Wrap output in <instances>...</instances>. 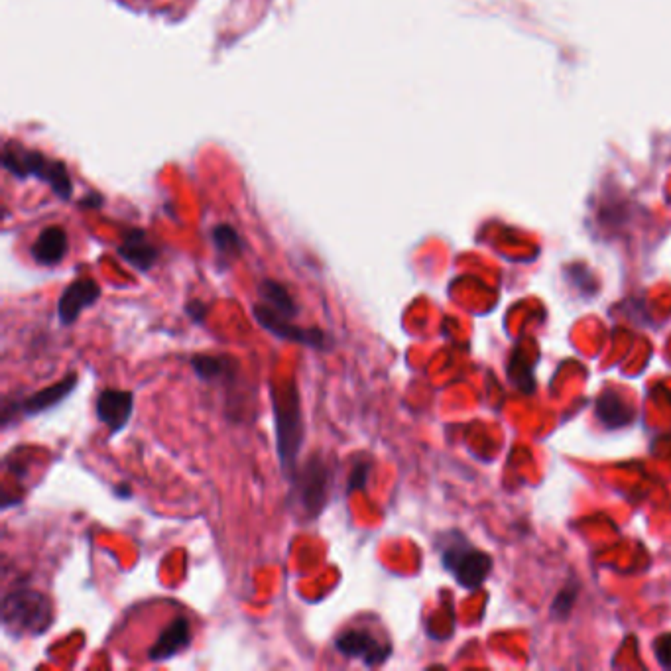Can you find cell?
<instances>
[{"mask_svg":"<svg viewBox=\"0 0 671 671\" xmlns=\"http://www.w3.org/2000/svg\"><path fill=\"white\" fill-rule=\"evenodd\" d=\"M597 416L609 429H618L632 424L636 410L622 398V394L607 388L597 400Z\"/></svg>","mask_w":671,"mask_h":671,"instance_id":"9a60e30c","label":"cell"},{"mask_svg":"<svg viewBox=\"0 0 671 671\" xmlns=\"http://www.w3.org/2000/svg\"><path fill=\"white\" fill-rule=\"evenodd\" d=\"M252 315L262 329H266L268 333H272L280 341L300 343L304 347L317 349V351H325L329 347V339H327V333L323 329L296 325L294 319H286V317L278 315L276 311H272L268 305L262 304V302L252 305Z\"/></svg>","mask_w":671,"mask_h":671,"instance_id":"52a82bcc","label":"cell"},{"mask_svg":"<svg viewBox=\"0 0 671 671\" xmlns=\"http://www.w3.org/2000/svg\"><path fill=\"white\" fill-rule=\"evenodd\" d=\"M79 376L77 374H67L65 378H61L60 382L46 386L38 392H32L26 398H14L12 402L4 400L2 404V427L10 426L16 418H36L40 414H46L54 408H58L65 398H69L73 394V390L77 388Z\"/></svg>","mask_w":671,"mask_h":671,"instance_id":"8992f818","label":"cell"},{"mask_svg":"<svg viewBox=\"0 0 671 671\" xmlns=\"http://www.w3.org/2000/svg\"><path fill=\"white\" fill-rule=\"evenodd\" d=\"M185 311H187V315H189L195 323H201V321L205 319L207 305L203 304V302H199V300H191V302L185 304Z\"/></svg>","mask_w":671,"mask_h":671,"instance_id":"44dd1931","label":"cell"},{"mask_svg":"<svg viewBox=\"0 0 671 671\" xmlns=\"http://www.w3.org/2000/svg\"><path fill=\"white\" fill-rule=\"evenodd\" d=\"M258 298L262 304L268 305L272 311H276L278 315L286 319H296L300 315V307L292 298V294L288 292V288L272 278H264L260 282Z\"/></svg>","mask_w":671,"mask_h":671,"instance_id":"2e32d148","label":"cell"},{"mask_svg":"<svg viewBox=\"0 0 671 671\" xmlns=\"http://www.w3.org/2000/svg\"><path fill=\"white\" fill-rule=\"evenodd\" d=\"M0 620L12 638L42 636L54 622L52 599L36 589H14L2 599Z\"/></svg>","mask_w":671,"mask_h":671,"instance_id":"7a4b0ae2","label":"cell"},{"mask_svg":"<svg viewBox=\"0 0 671 671\" xmlns=\"http://www.w3.org/2000/svg\"><path fill=\"white\" fill-rule=\"evenodd\" d=\"M132 412H134V394L130 390L105 388L99 392L95 402V414L103 426L109 427L111 437L119 435L122 429L128 426Z\"/></svg>","mask_w":671,"mask_h":671,"instance_id":"9c48e42d","label":"cell"},{"mask_svg":"<svg viewBox=\"0 0 671 671\" xmlns=\"http://www.w3.org/2000/svg\"><path fill=\"white\" fill-rule=\"evenodd\" d=\"M335 650L349 660L363 662L366 668H374L390 658L392 644L376 638L366 628H345L335 638Z\"/></svg>","mask_w":671,"mask_h":671,"instance_id":"ba28073f","label":"cell"},{"mask_svg":"<svg viewBox=\"0 0 671 671\" xmlns=\"http://www.w3.org/2000/svg\"><path fill=\"white\" fill-rule=\"evenodd\" d=\"M99 298H101V286L95 280L79 278L71 282L61 292L58 300V319L61 325L71 327L87 307L99 302Z\"/></svg>","mask_w":671,"mask_h":671,"instance_id":"30bf717a","label":"cell"},{"mask_svg":"<svg viewBox=\"0 0 671 671\" xmlns=\"http://www.w3.org/2000/svg\"><path fill=\"white\" fill-rule=\"evenodd\" d=\"M213 243L223 256H239L243 252L244 244L241 235L231 225H219L213 229Z\"/></svg>","mask_w":671,"mask_h":671,"instance_id":"e0dca14e","label":"cell"},{"mask_svg":"<svg viewBox=\"0 0 671 671\" xmlns=\"http://www.w3.org/2000/svg\"><path fill=\"white\" fill-rule=\"evenodd\" d=\"M439 553L443 567L455 577V581L475 591L487 581L492 571V559L487 551L477 549L461 532H447L439 538Z\"/></svg>","mask_w":671,"mask_h":671,"instance_id":"3957f363","label":"cell"},{"mask_svg":"<svg viewBox=\"0 0 671 671\" xmlns=\"http://www.w3.org/2000/svg\"><path fill=\"white\" fill-rule=\"evenodd\" d=\"M189 365L203 382H225L231 386L239 378V361L229 355H195L189 359Z\"/></svg>","mask_w":671,"mask_h":671,"instance_id":"7c38bea8","label":"cell"},{"mask_svg":"<svg viewBox=\"0 0 671 671\" xmlns=\"http://www.w3.org/2000/svg\"><path fill=\"white\" fill-rule=\"evenodd\" d=\"M333 483L331 467L323 455L313 453L307 457L290 479L292 498L298 510L307 518H317L329 502V488Z\"/></svg>","mask_w":671,"mask_h":671,"instance_id":"277c9868","label":"cell"},{"mask_svg":"<svg viewBox=\"0 0 671 671\" xmlns=\"http://www.w3.org/2000/svg\"><path fill=\"white\" fill-rule=\"evenodd\" d=\"M368 475H370V463H357L349 475L347 481V492H355V490H365L366 483H368Z\"/></svg>","mask_w":671,"mask_h":671,"instance_id":"d6986e66","label":"cell"},{"mask_svg":"<svg viewBox=\"0 0 671 671\" xmlns=\"http://www.w3.org/2000/svg\"><path fill=\"white\" fill-rule=\"evenodd\" d=\"M191 644V622L185 616L174 618L160 634L154 646L148 650L150 662H168L180 656Z\"/></svg>","mask_w":671,"mask_h":671,"instance_id":"8fae6325","label":"cell"},{"mask_svg":"<svg viewBox=\"0 0 671 671\" xmlns=\"http://www.w3.org/2000/svg\"><path fill=\"white\" fill-rule=\"evenodd\" d=\"M69 248V241H67V233L65 229H61L58 225L46 227L36 243L32 244V258L40 264V266H56L60 264L61 260L65 258Z\"/></svg>","mask_w":671,"mask_h":671,"instance_id":"5bb4252c","label":"cell"},{"mask_svg":"<svg viewBox=\"0 0 671 671\" xmlns=\"http://www.w3.org/2000/svg\"><path fill=\"white\" fill-rule=\"evenodd\" d=\"M577 599V591L575 589H563L555 601H553V607H551V612L553 616H559V618H565L569 612H571V607Z\"/></svg>","mask_w":671,"mask_h":671,"instance_id":"ac0fdd59","label":"cell"},{"mask_svg":"<svg viewBox=\"0 0 671 671\" xmlns=\"http://www.w3.org/2000/svg\"><path fill=\"white\" fill-rule=\"evenodd\" d=\"M4 168L10 170L12 174H16L18 178L36 176V178L50 183V187L60 195L61 199H69V195H71V180H69L67 168L61 162L48 160L40 152L6 148Z\"/></svg>","mask_w":671,"mask_h":671,"instance_id":"5b68a950","label":"cell"},{"mask_svg":"<svg viewBox=\"0 0 671 671\" xmlns=\"http://www.w3.org/2000/svg\"><path fill=\"white\" fill-rule=\"evenodd\" d=\"M119 254L132 268L140 272H148L158 260L156 246L148 241L146 233L140 229H130L124 233Z\"/></svg>","mask_w":671,"mask_h":671,"instance_id":"4fadbf2b","label":"cell"},{"mask_svg":"<svg viewBox=\"0 0 671 671\" xmlns=\"http://www.w3.org/2000/svg\"><path fill=\"white\" fill-rule=\"evenodd\" d=\"M115 494L121 496V498H126V496H130V487L126 483H122L121 487H115Z\"/></svg>","mask_w":671,"mask_h":671,"instance_id":"7402d4cb","label":"cell"},{"mask_svg":"<svg viewBox=\"0 0 671 671\" xmlns=\"http://www.w3.org/2000/svg\"><path fill=\"white\" fill-rule=\"evenodd\" d=\"M654 654L662 668L671 670V634H662L654 640Z\"/></svg>","mask_w":671,"mask_h":671,"instance_id":"ffe728a7","label":"cell"},{"mask_svg":"<svg viewBox=\"0 0 671 671\" xmlns=\"http://www.w3.org/2000/svg\"><path fill=\"white\" fill-rule=\"evenodd\" d=\"M272 412L276 424V445L282 471L290 481L300 467L298 459L305 439L304 412L300 390L294 380L274 384L270 388Z\"/></svg>","mask_w":671,"mask_h":671,"instance_id":"6da1fadb","label":"cell"}]
</instances>
